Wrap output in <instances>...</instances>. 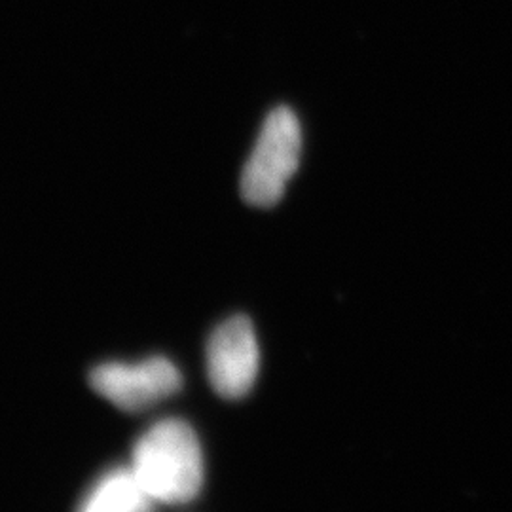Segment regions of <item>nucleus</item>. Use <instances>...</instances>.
<instances>
[{
  "label": "nucleus",
  "mask_w": 512,
  "mask_h": 512,
  "mask_svg": "<svg viewBox=\"0 0 512 512\" xmlns=\"http://www.w3.org/2000/svg\"><path fill=\"white\" fill-rule=\"evenodd\" d=\"M129 469L156 503H188L202 492L200 440L186 421H158L135 442Z\"/></svg>",
  "instance_id": "obj_1"
},
{
  "label": "nucleus",
  "mask_w": 512,
  "mask_h": 512,
  "mask_svg": "<svg viewBox=\"0 0 512 512\" xmlns=\"http://www.w3.org/2000/svg\"><path fill=\"white\" fill-rule=\"evenodd\" d=\"M302 156V128L289 107L268 114L255 150L241 173V196L255 207H274L285 194Z\"/></svg>",
  "instance_id": "obj_2"
},
{
  "label": "nucleus",
  "mask_w": 512,
  "mask_h": 512,
  "mask_svg": "<svg viewBox=\"0 0 512 512\" xmlns=\"http://www.w3.org/2000/svg\"><path fill=\"white\" fill-rule=\"evenodd\" d=\"M97 395L124 412H143L183 387L179 368L165 357H148L139 363L110 361L90 372Z\"/></svg>",
  "instance_id": "obj_3"
},
{
  "label": "nucleus",
  "mask_w": 512,
  "mask_h": 512,
  "mask_svg": "<svg viewBox=\"0 0 512 512\" xmlns=\"http://www.w3.org/2000/svg\"><path fill=\"white\" fill-rule=\"evenodd\" d=\"M260 351L255 329L245 317H230L219 325L207 344V374L224 399L245 397L258 376Z\"/></svg>",
  "instance_id": "obj_4"
},
{
  "label": "nucleus",
  "mask_w": 512,
  "mask_h": 512,
  "mask_svg": "<svg viewBox=\"0 0 512 512\" xmlns=\"http://www.w3.org/2000/svg\"><path fill=\"white\" fill-rule=\"evenodd\" d=\"M154 505L131 469L120 467L93 482L76 512H154Z\"/></svg>",
  "instance_id": "obj_5"
}]
</instances>
